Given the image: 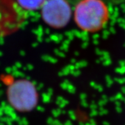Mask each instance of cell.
Wrapping results in <instances>:
<instances>
[{"instance_id": "3957f363", "label": "cell", "mask_w": 125, "mask_h": 125, "mask_svg": "<svg viewBox=\"0 0 125 125\" xmlns=\"http://www.w3.org/2000/svg\"><path fill=\"white\" fill-rule=\"evenodd\" d=\"M41 9L45 22L54 29L65 27L71 18V7L66 0H45Z\"/></svg>"}, {"instance_id": "277c9868", "label": "cell", "mask_w": 125, "mask_h": 125, "mask_svg": "<svg viewBox=\"0 0 125 125\" xmlns=\"http://www.w3.org/2000/svg\"><path fill=\"white\" fill-rule=\"evenodd\" d=\"M45 0H17V3L23 9L27 10H35L40 9Z\"/></svg>"}, {"instance_id": "6da1fadb", "label": "cell", "mask_w": 125, "mask_h": 125, "mask_svg": "<svg viewBox=\"0 0 125 125\" xmlns=\"http://www.w3.org/2000/svg\"><path fill=\"white\" fill-rule=\"evenodd\" d=\"M74 15L76 25L81 29L96 32L106 25L109 12L102 0H81L75 7Z\"/></svg>"}, {"instance_id": "7a4b0ae2", "label": "cell", "mask_w": 125, "mask_h": 125, "mask_svg": "<svg viewBox=\"0 0 125 125\" xmlns=\"http://www.w3.org/2000/svg\"><path fill=\"white\" fill-rule=\"evenodd\" d=\"M11 106L18 111H29L38 103V93L34 85L29 81L20 79L13 82L7 90Z\"/></svg>"}]
</instances>
